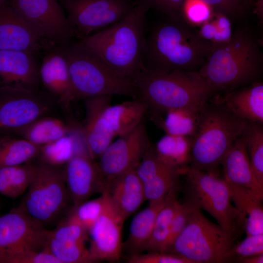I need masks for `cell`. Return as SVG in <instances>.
Returning <instances> with one entry per match:
<instances>
[{"mask_svg": "<svg viewBox=\"0 0 263 263\" xmlns=\"http://www.w3.org/2000/svg\"><path fill=\"white\" fill-rule=\"evenodd\" d=\"M260 254H263V234L246 235L244 240L235 244L233 263L237 258Z\"/></svg>", "mask_w": 263, "mask_h": 263, "instance_id": "obj_43", "label": "cell"}, {"mask_svg": "<svg viewBox=\"0 0 263 263\" xmlns=\"http://www.w3.org/2000/svg\"><path fill=\"white\" fill-rule=\"evenodd\" d=\"M104 190L113 209L124 221L146 200L143 185L135 169H130L106 183Z\"/></svg>", "mask_w": 263, "mask_h": 263, "instance_id": "obj_22", "label": "cell"}, {"mask_svg": "<svg viewBox=\"0 0 263 263\" xmlns=\"http://www.w3.org/2000/svg\"><path fill=\"white\" fill-rule=\"evenodd\" d=\"M32 161L15 166L0 167V195L15 198L27 190L37 171Z\"/></svg>", "mask_w": 263, "mask_h": 263, "instance_id": "obj_29", "label": "cell"}, {"mask_svg": "<svg viewBox=\"0 0 263 263\" xmlns=\"http://www.w3.org/2000/svg\"><path fill=\"white\" fill-rule=\"evenodd\" d=\"M110 204L108 195L104 190L99 197L87 200L73 207L65 217L79 224L88 231Z\"/></svg>", "mask_w": 263, "mask_h": 263, "instance_id": "obj_35", "label": "cell"}, {"mask_svg": "<svg viewBox=\"0 0 263 263\" xmlns=\"http://www.w3.org/2000/svg\"><path fill=\"white\" fill-rule=\"evenodd\" d=\"M255 7V12L259 20L263 22V0H252Z\"/></svg>", "mask_w": 263, "mask_h": 263, "instance_id": "obj_46", "label": "cell"}, {"mask_svg": "<svg viewBox=\"0 0 263 263\" xmlns=\"http://www.w3.org/2000/svg\"><path fill=\"white\" fill-rule=\"evenodd\" d=\"M45 247L60 263L93 262L84 243L57 241L49 236Z\"/></svg>", "mask_w": 263, "mask_h": 263, "instance_id": "obj_37", "label": "cell"}, {"mask_svg": "<svg viewBox=\"0 0 263 263\" xmlns=\"http://www.w3.org/2000/svg\"><path fill=\"white\" fill-rule=\"evenodd\" d=\"M18 10L52 43L67 44L73 29L57 0H10Z\"/></svg>", "mask_w": 263, "mask_h": 263, "instance_id": "obj_14", "label": "cell"}, {"mask_svg": "<svg viewBox=\"0 0 263 263\" xmlns=\"http://www.w3.org/2000/svg\"><path fill=\"white\" fill-rule=\"evenodd\" d=\"M64 165V180L74 207L105 190L106 182L98 165L85 148L77 150Z\"/></svg>", "mask_w": 263, "mask_h": 263, "instance_id": "obj_17", "label": "cell"}, {"mask_svg": "<svg viewBox=\"0 0 263 263\" xmlns=\"http://www.w3.org/2000/svg\"><path fill=\"white\" fill-rule=\"evenodd\" d=\"M148 10L136 3L122 20L80 41L113 69L134 82L143 69Z\"/></svg>", "mask_w": 263, "mask_h": 263, "instance_id": "obj_3", "label": "cell"}, {"mask_svg": "<svg viewBox=\"0 0 263 263\" xmlns=\"http://www.w3.org/2000/svg\"><path fill=\"white\" fill-rule=\"evenodd\" d=\"M26 191L17 208L44 227L56 226L74 207L61 166L37 164Z\"/></svg>", "mask_w": 263, "mask_h": 263, "instance_id": "obj_9", "label": "cell"}, {"mask_svg": "<svg viewBox=\"0 0 263 263\" xmlns=\"http://www.w3.org/2000/svg\"><path fill=\"white\" fill-rule=\"evenodd\" d=\"M50 232L17 207L14 208L0 216V256L24 248L42 250Z\"/></svg>", "mask_w": 263, "mask_h": 263, "instance_id": "obj_15", "label": "cell"}, {"mask_svg": "<svg viewBox=\"0 0 263 263\" xmlns=\"http://www.w3.org/2000/svg\"><path fill=\"white\" fill-rule=\"evenodd\" d=\"M214 47L184 21L167 18L146 34L143 68L198 71Z\"/></svg>", "mask_w": 263, "mask_h": 263, "instance_id": "obj_1", "label": "cell"}, {"mask_svg": "<svg viewBox=\"0 0 263 263\" xmlns=\"http://www.w3.org/2000/svg\"><path fill=\"white\" fill-rule=\"evenodd\" d=\"M9 0H0V4L5 3Z\"/></svg>", "mask_w": 263, "mask_h": 263, "instance_id": "obj_47", "label": "cell"}, {"mask_svg": "<svg viewBox=\"0 0 263 263\" xmlns=\"http://www.w3.org/2000/svg\"><path fill=\"white\" fill-rule=\"evenodd\" d=\"M221 166L223 179L227 183L245 189L263 200V187L253 171L242 135L230 149Z\"/></svg>", "mask_w": 263, "mask_h": 263, "instance_id": "obj_23", "label": "cell"}, {"mask_svg": "<svg viewBox=\"0 0 263 263\" xmlns=\"http://www.w3.org/2000/svg\"><path fill=\"white\" fill-rule=\"evenodd\" d=\"M242 137L254 175L263 187V125L247 122Z\"/></svg>", "mask_w": 263, "mask_h": 263, "instance_id": "obj_32", "label": "cell"}, {"mask_svg": "<svg viewBox=\"0 0 263 263\" xmlns=\"http://www.w3.org/2000/svg\"><path fill=\"white\" fill-rule=\"evenodd\" d=\"M130 263H190L189 261L176 254L168 252H149L129 256Z\"/></svg>", "mask_w": 263, "mask_h": 263, "instance_id": "obj_44", "label": "cell"}, {"mask_svg": "<svg viewBox=\"0 0 263 263\" xmlns=\"http://www.w3.org/2000/svg\"><path fill=\"white\" fill-rule=\"evenodd\" d=\"M233 263H263V254L247 256L235 259Z\"/></svg>", "mask_w": 263, "mask_h": 263, "instance_id": "obj_45", "label": "cell"}, {"mask_svg": "<svg viewBox=\"0 0 263 263\" xmlns=\"http://www.w3.org/2000/svg\"><path fill=\"white\" fill-rule=\"evenodd\" d=\"M40 147L12 134L0 136V167L22 165L38 157Z\"/></svg>", "mask_w": 263, "mask_h": 263, "instance_id": "obj_31", "label": "cell"}, {"mask_svg": "<svg viewBox=\"0 0 263 263\" xmlns=\"http://www.w3.org/2000/svg\"><path fill=\"white\" fill-rule=\"evenodd\" d=\"M198 208H200L187 197L183 203H180L170 225L165 252L168 251L174 240L185 227L192 213Z\"/></svg>", "mask_w": 263, "mask_h": 263, "instance_id": "obj_40", "label": "cell"}, {"mask_svg": "<svg viewBox=\"0 0 263 263\" xmlns=\"http://www.w3.org/2000/svg\"><path fill=\"white\" fill-rule=\"evenodd\" d=\"M6 3L0 4V50L35 54L46 40L18 10Z\"/></svg>", "mask_w": 263, "mask_h": 263, "instance_id": "obj_18", "label": "cell"}, {"mask_svg": "<svg viewBox=\"0 0 263 263\" xmlns=\"http://www.w3.org/2000/svg\"><path fill=\"white\" fill-rule=\"evenodd\" d=\"M134 83L137 99L154 113L203 106L215 94L198 71L143 68Z\"/></svg>", "mask_w": 263, "mask_h": 263, "instance_id": "obj_4", "label": "cell"}, {"mask_svg": "<svg viewBox=\"0 0 263 263\" xmlns=\"http://www.w3.org/2000/svg\"><path fill=\"white\" fill-rule=\"evenodd\" d=\"M75 138L70 134L40 147V162L55 166L64 165L77 151Z\"/></svg>", "mask_w": 263, "mask_h": 263, "instance_id": "obj_34", "label": "cell"}, {"mask_svg": "<svg viewBox=\"0 0 263 263\" xmlns=\"http://www.w3.org/2000/svg\"><path fill=\"white\" fill-rule=\"evenodd\" d=\"M112 96L85 99L86 116L81 133L85 149L93 159L99 158L115 138L125 135L143 122L148 111L138 99L111 105Z\"/></svg>", "mask_w": 263, "mask_h": 263, "instance_id": "obj_6", "label": "cell"}, {"mask_svg": "<svg viewBox=\"0 0 263 263\" xmlns=\"http://www.w3.org/2000/svg\"><path fill=\"white\" fill-rule=\"evenodd\" d=\"M59 2H61L63 0H57Z\"/></svg>", "mask_w": 263, "mask_h": 263, "instance_id": "obj_48", "label": "cell"}, {"mask_svg": "<svg viewBox=\"0 0 263 263\" xmlns=\"http://www.w3.org/2000/svg\"><path fill=\"white\" fill-rule=\"evenodd\" d=\"M39 67L32 53L0 50V88L38 90Z\"/></svg>", "mask_w": 263, "mask_h": 263, "instance_id": "obj_20", "label": "cell"}, {"mask_svg": "<svg viewBox=\"0 0 263 263\" xmlns=\"http://www.w3.org/2000/svg\"><path fill=\"white\" fill-rule=\"evenodd\" d=\"M151 146L144 121L105 149L97 164L106 183L135 169Z\"/></svg>", "mask_w": 263, "mask_h": 263, "instance_id": "obj_13", "label": "cell"}, {"mask_svg": "<svg viewBox=\"0 0 263 263\" xmlns=\"http://www.w3.org/2000/svg\"><path fill=\"white\" fill-rule=\"evenodd\" d=\"M71 131L70 127L61 119L47 115L34 120L12 134L41 147L70 134Z\"/></svg>", "mask_w": 263, "mask_h": 263, "instance_id": "obj_27", "label": "cell"}, {"mask_svg": "<svg viewBox=\"0 0 263 263\" xmlns=\"http://www.w3.org/2000/svg\"><path fill=\"white\" fill-rule=\"evenodd\" d=\"M227 184L234 206L244 220L246 235L263 234V200L245 189Z\"/></svg>", "mask_w": 263, "mask_h": 263, "instance_id": "obj_26", "label": "cell"}, {"mask_svg": "<svg viewBox=\"0 0 263 263\" xmlns=\"http://www.w3.org/2000/svg\"><path fill=\"white\" fill-rule=\"evenodd\" d=\"M62 46L76 99L113 95L137 99L134 82L113 69L80 41Z\"/></svg>", "mask_w": 263, "mask_h": 263, "instance_id": "obj_7", "label": "cell"}, {"mask_svg": "<svg viewBox=\"0 0 263 263\" xmlns=\"http://www.w3.org/2000/svg\"><path fill=\"white\" fill-rule=\"evenodd\" d=\"M195 29L199 36L213 45L225 43L231 38V20L225 15L213 11L209 19Z\"/></svg>", "mask_w": 263, "mask_h": 263, "instance_id": "obj_36", "label": "cell"}, {"mask_svg": "<svg viewBox=\"0 0 263 263\" xmlns=\"http://www.w3.org/2000/svg\"><path fill=\"white\" fill-rule=\"evenodd\" d=\"M202 110L191 138L189 167L219 176L221 163L247 121L235 116L215 98Z\"/></svg>", "mask_w": 263, "mask_h": 263, "instance_id": "obj_5", "label": "cell"}, {"mask_svg": "<svg viewBox=\"0 0 263 263\" xmlns=\"http://www.w3.org/2000/svg\"><path fill=\"white\" fill-rule=\"evenodd\" d=\"M135 170L150 205L159 203L179 191L183 171L161 160L152 145Z\"/></svg>", "mask_w": 263, "mask_h": 263, "instance_id": "obj_16", "label": "cell"}, {"mask_svg": "<svg viewBox=\"0 0 263 263\" xmlns=\"http://www.w3.org/2000/svg\"><path fill=\"white\" fill-rule=\"evenodd\" d=\"M53 105L52 98L38 90L0 88V136L47 115Z\"/></svg>", "mask_w": 263, "mask_h": 263, "instance_id": "obj_12", "label": "cell"}, {"mask_svg": "<svg viewBox=\"0 0 263 263\" xmlns=\"http://www.w3.org/2000/svg\"><path fill=\"white\" fill-rule=\"evenodd\" d=\"M75 35L83 38L124 19L136 4L132 0H64L60 2Z\"/></svg>", "mask_w": 263, "mask_h": 263, "instance_id": "obj_11", "label": "cell"}, {"mask_svg": "<svg viewBox=\"0 0 263 263\" xmlns=\"http://www.w3.org/2000/svg\"><path fill=\"white\" fill-rule=\"evenodd\" d=\"M213 10L201 0H185L182 8L183 20L191 26L196 28L211 17Z\"/></svg>", "mask_w": 263, "mask_h": 263, "instance_id": "obj_39", "label": "cell"}, {"mask_svg": "<svg viewBox=\"0 0 263 263\" xmlns=\"http://www.w3.org/2000/svg\"><path fill=\"white\" fill-rule=\"evenodd\" d=\"M180 202L175 199L158 213L147 249L149 252H165L170 225Z\"/></svg>", "mask_w": 263, "mask_h": 263, "instance_id": "obj_33", "label": "cell"}, {"mask_svg": "<svg viewBox=\"0 0 263 263\" xmlns=\"http://www.w3.org/2000/svg\"><path fill=\"white\" fill-rule=\"evenodd\" d=\"M124 222L111 203L89 229L90 244L88 249L93 262L119 259L123 250L122 230Z\"/></svg>", "mask_w": 263, "mask_h": 263, "instance_id": "obj_19", "label": "cell"}, {"mask_svg": "<svg viewBox=\"0 0 263 263\" xmlns=\"http://www.w3.org/2000/svg\"><path fill=\"white\" fill-rule=\"evenodd\" d=\"M40 82L64 109L76 99L67 60L61 47L53 48L44 56L39 67Z\"/></svg>", "mask_w": 263, "mask_h": 263, "instance_id": "obj_21", "label": "cell"}, {"mask_svg": "<svg viewBox=\"0 0 263 263\" xmlns=\"http://www.w3.org/2000/svg\"><path fill=\"white\" fill-rule=\"evenodd\" d=\"M185 0H136V3L148 10H156L169 19L183 20L182 8Z\"/></svg>", "mask_w": 263, "mask_h": 263, "instance_id": "obj_42", "label": "cell"}, {"mask_svg": "<svg viewBox=\"0 0 263 263\" xmlns=\"http://www.w3.org/2000/svg\"><path fill=\"white\" fill-rule=\"evenodd\" d=\"M213 11L221 13L231 20L238 19L245 12L252 0H201Z\"/></svg>", "mask_w": 263, "mask_h": 263, "instance_id": "obj_41", "label": "cell"}, {"mask_svg": "<svg viewBox=\"0 0 263 263\" xmlns=\"http://www.w3.org/2000/svg\"><path fill=\"white\" fill-rule=\"evenodd\" d=\"M183 175L187 184L186 197L210 214L218 225L238 236L244 231V220L232 204L228 184L219 176L189 166Z\"/></svg>", "mask_w": 263, "mask_h": 263, "instance_id": "obj_10", "label": "cell"}, {"mask_svg": "<svg viewBox=\"0 0 263 263\" xmlns=\"http://www.w3.org/2000/svg\"><path fill=\"white\" fill-rule=\"evenodd\" d=\"M0 263H60L45 247L38 251L28 248L10 251L0 256Z\"/></svg>", "mask_w": 263, "mask_h": 263, "instance_id": "obj_38", "label": "cell"}, {"mask_svg": "<svg viewBox=\"0 0 263 263\" xmlns=\"http://www.w3.org/2000/svg\"><path fill=\"white\" fill-rule=\"evenodd\" d=\"M178 191L172 193L163 201L149 206L138 213L132 220L128 238L124 248L129 256L146 250L156 218L160 210L172 200L176 199Z\"/></svg>", "mask_w": 263, "mask_h": 263, "instance_id": "obj_25", "label": "cell"}, {"mask_svg": "<svg viewBox=\"0 0 263 263\" xmlns=\"http://www.w3.org/2000/svg\"><path fill=\"white\" fill-rule=\"evenodd\" d=\"M205 105L170 110L164 113V119L153 115V119L166 134L191 138L196 132L201 113Z\"/></svg>", "mask_w": 263, "mask_h": 263, "instance_id": "obj_28", "label": "cell"}, {"mask_svg": "<svg viewBox=\"0 0 263 263\" xmlns=\"http://www.w3.org/2000/svg\"><path fill=\"white\" fill-rule=\"evenodd\" d=\"M215 98L235 116L247 122L263 124V83L256 81Z\"/></svg>", "mask_w": 263, "mask_h": 263, "instance_id": "obj_24", "label": "cell"}, {"mask_svg": "<svg viewBox=\"0 0 263 263\" xmlns=\"http://www.w3.org/2000/svg\"><path fill=\"white\" fill-rule=\"evenodd\" d=\"M262 65L259 39L240 28L229 41L214 46L198 72L214 93L227 92L257 81Z\"/></svg>", "mask_w": 263, "mask_h": 263, "instance_id": "obj_2", "label": "cell"}, {"mask_svg": "<svg viewBox=\"0 0 263 263\" xmlns=\"http://www.w3.org/2000/svg\"><path fill=\"white\" fill-rule=\"evenodd\" d=\"M191 143L190 137L166 133L154 148L161 160L179 169L184 174L189 166Z\"/></svg>", "mask_w": 263, "mask_h": 263, "instance_id": "obj_30", "label": "cell"}, {"mask_svg": "<svg viewBox=\"0 0 263 263\" xmlns=\"http://www.w3.org/2000/svg\"><path fill=\"white\" fill-rule=\"evenodd\" d=\"M238 237L211 222L198 208L167 252L190 263H233V249Z\"/></svg>", "mask_w": 263, "mask_h": 263, "instance_id": "obj_8", "label": "cell"}]
</instances>
